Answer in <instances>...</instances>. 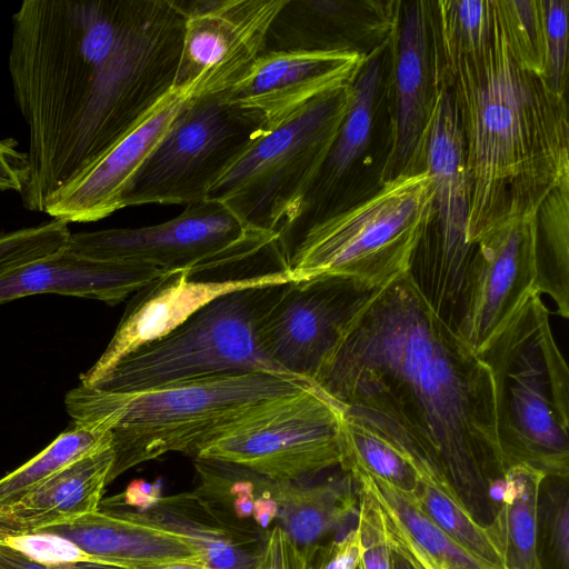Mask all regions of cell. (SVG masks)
Segmentation results:
<instances>
[{
  "label": "cell",
  "instance_id": "22",
  "mask_svg": "<svg viewBox=\"0 0 569 569\" xmlns=\"http://www.w3.org/2000/svg\"><path fill=\"white\" fill-rule=\"evenodd\" d=\"M112 463V443L71 462L18 501L0 508V530L4 536L31 533L97 511Z\"/></svg>",
  "mask_w": 569,
  "mask_h": 569
},
{
  "label": "cell",
  "instance_id": "15",
  "mask_svg": "<svg viewBox=\"0 0 569 569\" xmlns=\"http://www.w3.org/2000/svg\"><path fill=\"white\" fill-rule=\"evenodd\" d=\"M372 291L337 277L287 282L258 323L260 351L280 371L313 382L342 327Z\"/></svg>",
  "mask_w": 569,
  "mask_h": 569
},
{
  "label": "cell",
  "instance_id": "2",
  "mask_svg": "<svg viewBox=\"0 0 569 569\" xmlns=\"http://www.w3.org/2000/svg\"><path fill=\"white\" fill-rule=\"evenodd\" d=\"M313 382L486 526L488 483L505 470L492 373L408 273L363 300Z\"/></svg>",
  "mask_w": 569,
  "mask_h": 569
},
{
  "label": "cell",
  "instance_id": "4",
  "mask_svg": "<svg viewBox=\"0 0 569 569\" xmlns=\"http://www.w3.org/2000/svg\"><path fill=\"white\" fill-rule=\"evenodd\" d=\"M312 381L254 371L156 389L112 392L78 386L64 399L73 423L103 421L112 436V482L127 470L168 453L193 455L218 425L258 400L298 391Z\"/></svg>",
  "mask_w": 569,
  "mask_h": 569
},
{
  "label": "cell",
  "instance_id": "45",
  "mask_svg": "<svg viewBox=\"0 0 569 569\" xmlns=\"http://www.w3.org/2000/svg\"><path fill=\"white\" fill-rule=\"evenodd\" d=\"M355 569H363L361 561H359V563L357 565V567Z\"/></svg>",
  "mask_w": 569,
  "mask_h": 569
},
{
  "label": "cell",
  "instance_id": "26",
  "mask_svg": "<svg viewBox=\"0 0 569 569\" xmlns=\"http://www.w3.org/2000/svg\"><path fill=\"white\" fill-rule=\"evenodd\" d=\"M360 472V471H352ZM382 508L410 540L440 569H502L456 542L421 509L416 492H407L363 472Z\"/></svg>",
  "mask_w": 569,
  "mask_h": 569
},
{
  "label": "cell",
  "instance_id": "9",
  "mask_svg": "<svg viewBox=\"0 0 569 569\" xmlns=\"http://www.w3.org/2000/svg\"><path fill=\"white\" fill-rule=\"evenodd\" d=\"M343 408L316 383L249 403L216 426L194 459L230 462L272 480L340 467Z\"/></svg>",
  "mask_w": 569,
  "mask_h": 569
},
{
  "label": "cell",
  "instance_id": "30",
  "mask_svg": "<svg viewBox=\"0 0 569 569\" xmlns=\"http://www.w3.org/2000/svg\"><path fill=\"white\" fill-rule=\"evenodd\" d=\"M342 452L340 468L343 471H360L403 491H417L419 476L399 450L367 423L346 412Z\"/></svg>",
  "mask_w": 569,
  "mask_h": 569
},
{
  "label": "cell",
  "instance_id": "5",
  "mask_svg": "<svg viewBox=\"0 0 569 569\" xmlns=\"http://www.w3.org/2000/svg\"><path fill=\"white\" fill-rule=\"evenodd\" d=\"M531 295L479 355L491 370L505 470L526 463L569 476V372L549 311Z\"/></svg>",
  "mask_w": 569,
  "mask_h": 569
},
{
  "label": "cell",
  "instance_id": "38",
  "mask_svg": "<svg viewBox=\"0 0 569 569\" xmlns=\"http://www.w3.org/2000/svg\"><path fill=\"white\" fill-rule=\"evenodd\" d=\"M312 559L279 525L269 531L263 558L266 569H309Z\"/></svg>",
  "mask_w": 569,
  "mask_h": 569
},
{
  "label": "cell",
  "instance_id": "21",
  "mask_svg": "<svg viewBox=\"0 0 569 569\" xmlns=\"http://www.w3.org/2000/svg\"><path fill=\"white\" fill-rule=\"evenodd\" d=\"M164 273L147 264L90 259L66 244L54 254L0 278V305L32 295L57 293L113 306Z\"/></svg>",
  "mask_w": 569,
  "mask_h": 569
},
{
  "label": "cell",
  "instance_id": "16",
  "mask_svg": "<svg viewBox=\"0 0 569 569\" xmlns=\"http://www.w3.org/2000/svg\"><path fill=\"white\" fill-rule=\"evenodd\" d=\"M537 214L513 218L475 244L457 331L478 355L537 293Z\"/></svg>",
  "mask_w": 569,
  "mask_h": 569
},
{
  "label": "cell",
  "instance_id": "31",
  "mask_svg": "<svg viewBox=\"0 0 569 569\" xmlns=\"http://www.w3.org/2000/svg\"><path fill=\"white\" fill-rule=\"evenodd\" d=\"M416 496L423 512L456 542L487 562L505 569L487 527L479 523L461 503L420 481Z\"/></svg>",
  "mask_w": 569,
  "mask_h": 569
},
{
  "label": "cell",
  "instance_id": "17",
  "mask_svg": "<svg viewBox=\"0 0 569 569\" xmlns=\"http://www.w3.org/2000/svg\"><path fill=\"white\" fill-rule=\"evenodd\" d=\"M365 60L352 49L263 52L223 97L272 128L319 94L351 82Z\"/></svg>",
  "mask_w": 569,
  "mask_h": 569
},
{
  "label": "cell",
  "instance_id": "24",
  "mask_svg": "<svg viewBox=\"0 0 569 569\" xmlns=\"http://www.w3.org/2000/svg\"><path fill=\"white\" fill-rule=\"evenodd\" d=\"M546 475L529 465L508 467L488 483L486 525L505 569H543L539 555V503Z\"/></svg>",
  "mask_w": 569,
  "mask_h": 569
},
{
  "label": "cell",
  "instance_id": "44",
  "mask_svg": "<svg viewBox=\"0 0 569 569\" xmlns=\"http://www.w3.org/2000/svg\"><path fill=\"white\" fill-rule=\"evenodd\" d=\"M3 538H4V535L3 532L0 530V545L3 543Z\"/></svg>",
  "mask_w": 569,
  "mask_h": 569
},
{
  "label": "cell",
  "instance_id": "29",
  "mask_svg": "<svg viewBox=\"0 0 569 569\" xmlns=\"http://www.w3.org/2000/svg\"><path fill=\"white\" fill-rule=\"evenodd\" d=\"M109 443L112 436L103 421L73 423L41 452L0 479V508L18 501L62 468Z\"/></svg>",
  "mask_w": 569,
  "mask_h": 569
},
{
  "label": "cell",
  "instance_id": "3",
  "mask_svg": "<svg viewBox=\"0 0 569 569\" xmlns=\"http://www.w3.org/2000/svg\"><path fill=\"white\" fill-rule=\"evenodd\" d=\"M435 79L459 119L470 184L467 242L509 220L537 214L569 187V123L563 96L522 42L508 0H491L483 38L469 48L432 24Z\"/></svg>",
  "mask_w": 569,
  "mask_h": 569
},
{
  "label": "cell",
  "instance_id": "8",
  "mask_svg": "<svg viewBox=\"0 0 569 569\" xmlns=\"http://www.w3.org/2000/svg\"><path fill=\"white\" fill-rule=\"evenodd\" d=\"M286 283L212 300L168 335L126 356L94 387L132 392L254 371L287 375L264 357L257 340L261 317Z\"/></svg>",
  "mask_w": 569,
  "mask_h": 569
},
{
  "label": "cell",
  "instance_id": "18",
  "mask_svg": "<svg viewBox=\"0 0 569 569\" xmlns=\"http://www.w3.org/2000/svg\"><path fill=\"white\" fill-rule=\"evenodd\" d=\"M37 532L62 537L104 566L120 569L208 566L187 536L144 511L100 507L71 522Z\"/></svg>",
  "mask_w": 569,
  "mask_h": 569
},
{
  "label": "cell",
  "instance_id": "42",
  "mask_svg": "<svg viewBox=\"0 0 569 569\" xmlns=\"http://www.w3.org/2000/svg\"><path fill=\"white\" fill-rule=\"evenodd\" d=\"M386 531L391 551L390 569H422L412 558L401 540L387 527V525Z\"/></svg>",
  "mask_w": 569,
  "mask_h": 569
},
{
  "label": "cell",
  "instance_id": "35",
  "mask_svg": "<svg viewBox=\"0 0 569 569\" xmlns=\"http://www.w3.org/2000/svg\"><path fill=\"white\" fill-rule=\"evenodd\" d=\"M3 545L42 565L86 562L104 566L73 542L51 533L8 535L3 538Z\"/></svg>",
  "mask_w": 569,
  "mask_h": 569
},
{
  "label": "cell",
  "instance_id": "25",
  "mask_svg": "<svg viewBox=\"0 0 569 569\" xmlns=\"http://www.w3.org/2000/svg\"><path fill=\"white\" fill-rule=\"evenodd\" d=\"M315 485L299 481H270V496L277 505V521L311 558L332 533L341 531L358 515V487L351 473ZM333 539V538H332Z\"/></svg>",
  "mask_w": 569,
  "mask_h": 569
},
{
  "label": "cell",
  "instance_id": "10",
  "mask_svg": "<svg viewBox=\"0 0 569 569\" xmlns=\"http://www.w3.org/2000/svg\"><path fill=\"white\" fill-rule=\"evenodd\" d=\"M421 170L432 182L436 231L420 240L408 276L431 309L457 329L475 248L466 239L470 184L457 111L449 91L436 79L429 117L408 172Z\"/></svg>",
  "mask_w": 569,
  "mask_h": 569
},
{
  "label": "cell",
  "instance_id": "39",
  "mask_svg": "<svg viewBox=\"0 0 569 569\" xmlns=\"http://www.w3.org/2000/svg\"><path fill=\"white\" fill-rule=\"evenodd\" d=\"M28 176V153L18 149V142L14 139H0V191L21 193Z\"/></svg>",
  "mask_w": 569,
  "mask_h": 569
},
{
  "label": "cell",
  "instance_id": "41",
  "mask_svg": "<svg viewBox=\"0 0 569 569\" xmlns=\"http://www.w3.org/2000/svg\"><path fill=\"white\" fill-rule=\"evenodd\" d=\"M159 498V490L153 485L136 480L127 487L124 492L104 501L103 507L113 508L126 505L144 511L153 506Z\"/></svg>",
  "mask_w": 569,
  "mask_h": 569
},
{
  "label": "cell",
  "instance_id": "34",
  "mask_svg": "<svg viewBox=\"0 0 569 569\" xmlns=\"http://www.w3.org/2000/svg\"><path fill=\"white\" fill-rule=\"evenodd\" d=\"M545 29V74L565 97L568 53V0H540Z\"/></svg>",
  "mask_w": 569,
  "mask_h": 569
},
{
  "label": "cell",
  "instance_id": "27",
  "mask_svg": "<svg viewBox=\"0 0 569 569\" xmlns=\"http://www.w3.org/2000/svg\"><path fill=\"white\" fill-rule=\"evenodd\" d=\"M199 486L194 490L234 517L266 529L277 520L270 478L244 467L210 459H194Z\"/></svg>",
  "mask_w": 569,
  "mask_h": 569
},
{
  "label": "cell",
  "instance_id": "43",
  "mask_svg": "<svg viewBox=\"0 0 569 569\" xmlns=\"http://www.w3.org/2000/svg\"><path fill=\"white\" fill-rule=\"evenodd\" d=\"M163 569H214V568H211V567H208V566L177 565V566H171V567H167V568H163ZM260 569H266V568L263 567V568H260Z\"/></svg>",
  "mask_w": 569,
  "mask_h": 569
},
{
  "label": "cell",
  "instance_id": "11",
  "mask_svg": "<svg viewBox=\"0 0 569 569\" xmlns=\"http://www.w3.org/2000/svg\"><path fill=\"white\" fill-rule=\"evenodd\" d=\"M270 129L259 114L228 102L223 93L183 100L124 192L122 208L206 200L223 172Z\"/></svg>",
  "mask_w": 569,
  "mask_h": 569
},
{
  "label": "cell",
  "instance_id": "19",
  "mask_svg": "<svg viewBox=\"0 0 569 569\" xmlns=\"http://www.w3.org/2000/svg\"><path fill=\"white\" fill-rule=\"evenodd\" d=\"M183 100L173 91L78 179L53 196L44 213L66 222H92L122 209V198L164 136Z\"/></svg>",
  "mask_w": 569,
  "mask_h": 569
},
{
  "label": "cell",
  "instance_id": "1",
  "mask_svg": "<svg viewBox=\"0 0 569 569\" xmlns=\"http://www.w3.org/2000/svg\"><path fill=\"white\" fill-rule=\"evenodd\" d=\"M179 0H24L8 68L29 130L22 203L44 212L172 92Z\"/></svg>",
  "mask_w": 569,
  "mask_h": 569
},
{
  "label": "cell",
  "instance_id": "13",
  "mask_svg": "<svg viewBox=\"0 0 569 569\" xmlns=\"http://www.w3.org/2000/svg\"><path fill=\"white\" fill-rule=\"evenodd\" d=\"M286 0H180L186 13L172 91L182 100L224 93L264 52Z\"/></svg>",
  "mask_w": 569,
  "mask_h": 569
},
{
  "label": "cell",
  "instance_id": "36",
  "mask_svg": "<svg viewBox=\"0 0 569 569\" xmlns=\"http://www.w3.org/2000/svg\"><path fill=\"white\" fill-rule=\"evenodd\" d=\"M519 36L545 72V29L540 0H508Z\"/></svg>",
  "mask_w": 569,
  "mask_h": 569
},
{
  "label": "cell",
  "instance_id": "20",
  "mask_svg": "<svg viewBox=\"0 0 569 569\" xmlns=\"http://www.w3.org/2000/svg\"><path fill=\"white\" fill-rule=\"evenodd\" d=\"M435 88L432 8L425 1L403 10L396 61L395 114L383 182L408 171L419 147Z\"/></svg>",
  "mask_w": 569,
  "mask_h": 569
},
{
  "label": "cell",
  "instance_id": "33",
  "mask_svg": "<svg viewBox=\"0 0 569 569\" xmlns=\"http://www.w3.org/2000/svg\"><path fill=\"white\" fill-rule=\"evenodd\" d=\"M553 569H569L568 479L546 477L539 503V530Z\"/></svg>",
  "mask_w": 569,
  "mask_h": 569
},
{
  "label": "cell",
  "instance_id": "46",
  "mask_svg": "<svg viewBox=\"0 0 569 569\" xmlns=\"http://www.w3.org/2000/svg\"><path fill=\"white\" fill-rule=\"evenodd\" d=\"M0 569H3V568L0 566Z\"/></svg>",
  "mask_w": 569,
  "mask_h": 569
},
{
  "label": "cell",
  "instance_id": "28",
  "mask_svg": "<svg viewBox=\"0 0 569 569\" xmlns=\"http://www.w3.org/2000/svg\"><path fill=\"white\" fill-rule=\"evenodd\" d=\"M536 292L549 296L569 318V187L555 189L537 214Z\"/></svg>",
  "mask_w": 569,
  "mask_h": 569
},
{
  "label": "cell",
  "instance_id": "12",
  "mask_svg": "<svg viewBox=\"0 0 569 569\" xmlns=\"http://www.w3.org/2000/svg\"><path fill=\"white\" fill-rule=\"evenodd\" d=\"M278 237L246 227L222 203L206 199L158 224L71 233L67 247L94 260L193 274L248 261Z\"/></svg>",
  "mask_w": 569,
  "mask_h": 569
},
{
  "label": "cell",
  "instance_id": "32",
  "mask_svg": "<svg viewBox=\"0 0 569 569\" xmlns=\"http://www.w3.org/2000/svg\"><path fill=\"white\" fill-rule=\"evenodd\" d=\"M70 236L68 222L59 219L0 234V278L54 254Z\"/></svg>",
  "mask_w": 569,
  "mask_h": 569
},
{
  "label": "cell",
  "instance_id": "37",
  "mask_svg": "<svg viewBox=\"0 0 569 569\" xmlns=\"http://www.w3.org/2000/svg\"><path fill=\"white\" fill-rule=\"evenodd\" d=\"M360 558V538L355 526L340 538L325 543L315 555L309 569H355Z\"/></svg>",
  "mask_w": 569,
  "mask_h": 569
},
{
  "label": "cell",
  "instance_id": "14",
  "mask_svg": "<svg viewBox=\"0 0 569 569\" xmlns=\"http://www.w3.org/2000/svg\"><path fill=\"white\" fill-rule=\"evenodd\" d=\"M293 280L298 279L291 271L271 270L257 261L193 274L166 272L134 293L109 345L93 366L81 375L80 385L97 386L126 356L168 335L203 306L226 293Z\"/></svg>",
  "mask_w": 569,
  "mask_h": 569
},
{
  "label": "cell",
  "instance_id": "7",
  "mask_svg": "<svg viewBox=\"0 0 569 569\" xmlns=\"http://www.w3.org/2000/svg\"><path fill=\"white\" fill-rule=\"evenodd\" d=\"M351 82L273 126L223 172L207 199L252 230L279 233L295 219L328 157L349 107Z\"/></svg>",
  "mask_w": 569,
  "mask_h": 569
},
{
  "label": "cell",
  "instance_id": "40",
  "mask_svg": "<svg viewBox=\"0 0 569 569\" xmlns=\"http://www.w3.org/2000/svg\"><path fill=\"white\" fill-rule=\"evenodd\" d=\"M0 566L3 569H120L86 562L42 565L31 560L14 549L4 546L3 543L0 545Z\"/></svg>",
  "mask_w": 569,
  "mask_h": 569
},
{
  "label": "cell",
  "instance_id": "6",
  "mask_svg": "<svg viewBox=\"0 0 569 569\" xmlns=\"http://www.w3.org/2000/svg\"><path fill=\"white\" fill-rule=\"evenodd\" d=\"M433 217L429 174L401 172L303 232L284 251L287 269L298 280L337 277L379 289L408 273Z\"/></svg>",
  "mask_w": 569,
  "mask_h": 569
},
{
  "label": "cell",
  "instance_id": "23",
  "mask_svg": "<svg viewBox=\"0 0 569 569\" xmlns=\"http://www.w3.org/2000/svg\"><path fill=\"white\" fill-rule=\"evenodd\" d=\"M144 512L187 536L211 568H263L262 529L196 491L160 497Z\"/></svg>",
  "mask_w": 569,
  "mask_h": 569
}]
</instances>
